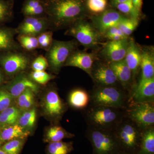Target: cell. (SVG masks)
<instances>
[{
    "label": "cell",
    "instance_id": "cell-40",
    "mask_svg": "<svg viewBox=\"0 0 154 154\" xmlns=\"http://www.w3.org/2000/svg\"><path fill=\"white\" fill-rule=\"evenodd\" d=\"M104 38H107L108 40H119L128 38L124 35L118 26L109 28L103 35Z\"/></svg>",
    "mask_w": 154,
    "mask_h": 154
},
{
    "label": "cell",
    "instance_id": "cell-35",
    "mask_svg": "<svg viewBox=\"0 0 154 154\" xmlns=\"http://www.w3.org/2000/svg\"><path fill=\"white\" fill-rule=\"evenodd\" d=\"M139 21L138 19L126 17L119 23L118 27L125 36L129 37L137 28Z\"/></svg>",
    "mask_w": 154,
    "mask_h": 154
},
{
    "label": "cell",
    "instance_id": "cell-4",
    "mask_svg": "<svg viewBox=\"0 0 154 154\" xmlns=\"http://www.w3.org/2000/svg\"><path fill=\"white\" fill-rule=\"evenodd\" d=\"M143 131L125 115L114 131L122 152L138 154Z\"/></svg>",
    "mask_w": 154,
    "mask_h": 154
},
{
    "label": "cell",
    "instance_id": "cell-42",
    "mask_svg": "<svg viewBox=\"0 0 154 154\" xmlns=\"http://www.w3.org/2000/svg\"><path fill=\"white\" fill-rule=\"evenodd\" d=\"M131 1L137 14L140 17H141L143 0H131Z\"/></svg>",
    "mask_w": 154,
    "mask_h": 154
},
{
    "label": "cell",
    "instance_id": "cell-20",
    "mask_svg": "<svg viewBox=\"0 0 154 154\" xmlns=\"http://www.w3.org/2000/svg\"><path fill=\"white\" fill-rule=\"evenodd\" d=\"M45 110L48 115L60 117L64 113L65 106L57 92L51 90L48 92L44 99Z\"/></svg>",
    "mask_w": 154,
    "mask_h": 154
},
{
    "label": "cell",
    "instance_id": "cell-5",
    "mask_svg": "<svg viewBox=\"0 0 154 154\" xmlns=\"http://www.w3.org/2000/svg\"><path fill=\"white\" fill-rule=\"evenodd\" d=\"M90 95L91 105L125 109L128 96L117 86H95Z\"/></svg>",
    "mask_w": 154,
    "mask_h": 154
},
{
    "label": "cell",
    "instance_id": "cell-33",
    "mask_svg": "<svg viewBox=\"0 0 154 154\" xmlns=\"http://www.w3.org/2000/svg\"><path fill=\"white\" fill-rule=\"evenodd\" d=\"M113 8L116 9L119 12L128 18L140 20L141 17L136 11L131 0L116 5Z\"/></svg>",
    "mask_w": 154,
    "mask_h": 154
},
{
    "label": "cell",
    "instance_id": "cell-15",
    "mask_svg": "<svg viewBox=\"0 0 154 154\" xmlns=\"http://www.w3.org/2000/svg\"><path fill=\"white\" fill-rule=\"evenodd\" d=\"M28 88L31 89L34 93H36L38 91L39 86L24 72L14 77V79L7 85L6 90L14 98H17Z\"/></svg>",
    "mask_w": 154,
    "mask_h": 154
},
{
    "label": "cell",
    "instance_id": "cell-39",
    "mask_svg": "<svg viewBox=\"0 0 154 154\" xmlns=\"http://www.w3.org/2000/svg\"><path fill=\"white\" fill-rule=\"evenodd\" d=\"M48 66L47 59L43 55L36 56L30 65V68L33 71H45Z\"/></svg>",
    "mask_w": 154,
    "mask_h": 154
},
{
    "label": "cell",
    "instance_id": "cell-19",
    "mask_svg": "<svg viewBox=\"0 0 154 154\" xmlns=\"http://www.w3.org/2000/svg\"><path fill=\"white\" fill-rule=\"evenodd\" d=\"M113 70L119 84L125 91H129L132 88L134 81L132 72L124 60L108 63Z\"/></svg>",
    "mask_w": 154,
    "mask_h": 154
},
{
    "label": "cell",
    "instance_id": "cell-48",
    "mask_svg": "<svg viewBox=\"0 0 154 154\" xmlns=\"http://www.w3.org/2000/svg\"><path fill=\"white\" fill-rule=\"evenodd\" d=\"M0 130H1V128H0Z\"/></svg>",
    "mask_w": 154,
    "mask_h": 154
},
{
    "label": "cell",
    "instance_id": "cell-1",
    "mask_svg": "<svg viewBox=\"0 0 154 154\" xmlns=\"http://www.w3.org/2000/svg\"><path fill=\"white\" fill-rule=\"evenodd\" d=\"M50 30L67 29L75 22L88 19L90 14L86 9L85 0H42Z\"/></svg>",
    "mask_w": 154,
    "mask_h": 154
},
{
    "label": "cell",
    "instance_id": "cell-26",
    "mask_svg": "<svg viewBox=\"0 0 154 154\" xmlns=\"http://www.w3.org/2000/svg\"><path fill=\"white\" fill-rule=\"evenodd\" d=\"M21 115L18 107H9L0 113V126L8 127L17 124Z\"/></svg>",
    "mask_w": 154,
    "mask_h": 154
},
{
    "label": "cell",
    "instance_id": "cell-2",
    "mask_svg": "<svg viewBox=\"0 0 154 154\" xmlns=\"http://www.w3.org/2000/svg\"><path fill=\"white\" fill-rule=\"evenodd\" d=\"M86 108L88 126L98 129L114 131L125 115V109L92 105Z\"/></svg>",
    "mask_w": 154,
    "mask_h": 154
},
{
    "label": "cell",
    "instance_id": "cell-31",
    "mask_svg": "<svg viewBox=\"0 0 154 154\" xmlns=\"http://www.w3.org/2000/svg\"><path fill=\"white\" fill-rule=\"evenodd\" d=\"M34 93L31 89H26L17 97V104L19 109L28 110L34 102Z\"/></svg>",
    "mask_w": 154,
    "mask_h": 154
},
{
    "label": "cell",
    "instance_id": "cell-11",
    "mask_svg": "<svg viewBox=\"0 0 154 154\" xmlns=\"http://www.w3.org/2000/svg\"><path fill=\"white\" fill-rule=\"evenodd\" d=\"M126 17L116 9L112 8L107 9L99 15L90 16L89 18L94 27L103 36L108 29L118 26Z\"/></svg>",
    "mask_w": 154,
    "mask_h": 154
},
{
    "label": "cell",
    "instance_id": "cell-12",
    "mask_svg": "<svg viewBox=\"0 0 154 154\" xmlns=\"http://www.w3.org/2000/svg\"><path fill=\"white\" fill-rule=\"evenodd\" d=\"M90 77L96 86H117L119 84L108 63L99 58L93 66Z\"/></svg>",
    "mask_w": 154,
    "mask_h": 154
},
{
    "label": "cell",
    "instance_id": "cell-32",
    "mask_svg": "<svg viewBox=\"0 0 154 154\" xmlns=\"http://www.w3.org/2000/svg\"><path fill=\"white\" fill-rule=\"evenodd\" d=\"M73 150L72 142L61 141L50 143L48 146V154H69Z\"/></svg>",
    "mask_w": 154,
    "mask_h": 154
},
{
    "label": "cell",
    "instance_id": "cell-21",
    "mask_svg": "<svg viewBox=\"0 0 154 154\" xmlns=\"http://www.w3.org/2000/svg\"><path fill=\"white\" fill-rule=\"evenodd\" d=\"M16 28L0 27V51H3L22 49L15 39Z\"/></svg>",
    "mask_w": 154,
    "mask_h": 154
},
{
    "label": "cell",
    "instance_id": "cell-23",
    "mask_svg": "<svg viewBox=\"0 0 154 154\" xmlns=\"http://www.w3.org/2000/svg\"><path fill=\"white\" fill-rule=\"evenodd\" d=\"M30 132L26 130L19 124L6 127L0 134L1 142L9 141L14 139H24L28 137Z\"/></svg>",
    "mask_w": 154,
    "mask_h": 154
},
{
    "label": "cell",
    "instance_id": "cell-34",
    "mask_svg": "<svg viewBox=\"0 0 154 154\" xmlns=\"http://www.w3.org/2000/svg\"><path fill=\"white\" fill-rule=\"evenodd\" d=\"M36 120V110L35 108L27 110L23 113L21 114L18 124L24 128H30L35 124Z\"/></svg>",
    "mask_w": 154,
    "mask_h": 154
},
{
    "label": "cell",
    "instance_id": "cell-38",
    "mask_svg": "<svg viewBox=\"0 0 154 154\" xmlns=\"http://www.w3.org/2000/svg\"><path fill=\"white\" fill-rule=\"evenodd\" d=\"M29 76L34 82L41 85H45L49 81L55 78V76L48 73L45 71H33L30 73Z\"/></svg>",
    "mask_w": 154,
    "mask_h": 154
},
{
    "label": "cell",
    "instance_id": "cell-41",
    "mask_svg": "<svg viewBox=\"0 0 154 154\" xmlns=\"http://www.w3.org/2000/svg\"><path fill=\"white\" fill-rule=\"evenodd\" d=\"M14 98L7 90H0V113L10 107Z\"/></svg>",
    "mask_w": 154,
    "mask_h": 154
},
{
    "label": "cell",
    "instance_id": "cell-3",
    "mask_svg": "<svg viewBox=\"0 0 154 154\" xmlns=\"http://www.w3.org/2000/svg\"><path fill=\"white\" fill-rule=\"evenodd\" d=\"M64 34L73 37L86 50L99 51L103 43L102 41L104 37L88 19H80L75 22L66 29Z\"/></svg>",
    "mask_w": 154,
    "mask_h": 154
},
{
    "label": "cell",
    "instance_id": "cell-29",
    "mask_svg": "<svg viewBox=\"0 0 154 154\" xmlns=\"http://www.w3.org/2000/svg\"><path fill=\"white\" fill-rule=\"evenodd\" d=\"M86 9L90 16L99 15L107 9L108 0H85Z\"/></svg>",
    "mask_w": 154,
    "mask_h": 154
},
{
    "label": "cell",
    "instance_id": "cell-43",
    "mask_svg": "<svg viewBox=\"0 0 154 154\" xmlns=\"http://www.w3.org/2000/svg\"><path fill=\"white\" fill-rule=\"evenodd\" d=\"M128 0H110V5L113 8L114 6L121 3L125 2Z\"/></svg>",
    "mask_w": 154,
    "mask_h": 154
},
{
    "label": "cell",
    "instance_id": "cell-45",
    "mask_svg": "<svg viewBox=\"0 0 154 154\" xmlns=\"http://www.w3.org/2000/svg\"><path fill=\"white\" fill-rule=\"evenodd\" d=\"M0 154H8L6 153L4 151L2 150V149H0Z\"/></svg>",
    "mask_w": 154,
    "mask_h": 154
},
{
    "label": "cell",
    "instance_id": "cell-8",
    "mask_svg": "<svg viewBox=\"0 0 154 154\" xmlns=\"http://www.w3.org/2000/svg\"><path fill=\"white\" fill-rule=\"evenodd\" d=\"M79 45L75 39L60 41L54 39L45 56L48 63V67L51 71L58 73L62 68L64 66L70 55L77 49Z\"/></svg>",
    "mask_w": 154,
    "mask_h": 154
},
{
    "label": "cell",
    "instance_id": "cell-6",
    "mask_svg": "<svg viewBox=\"0 0 154 154\" xmlns=\"http://www.w3.org/2000/svg\"><path fill=\"white\" fill-rule=\"evenodd\" d=\"M86 136L92 145V154H116L122 152L114 131L88 126Z\"/></svg>",
    "mask_w": 154,
    "mask_h": 154
},
{
    "label": "cell",
    "instance_id": "cell-46",
    "mask_svg": "<svg viewBox=\"0 0 154 154\" xmlns=\"http://www.w3.org/2000/svg\"><path fill=\"white\" fill-rule=\"evenodd\" d=\"M116 154H125V153L124 152H119L117 153H116Z\"/></svg>",
    "mask_w": 154,
    "mask_h": 154
},
{
    "label": "cell",
    "instance_id": "cell-47",
    "mask_svg": "<svg viewBox=\"0 0 154 154\" xmlns=\"http://www.w3.org/2000/svg\"><path fill=\"white\" fill-rule=\"evenodd\" d=\"M1 144H2V142L0 141V146H1Z\"/></svg>",
    "mask_w": 154,
    "mask_h": 154
},
{
    "label": "cell",
    "instance_id": "cell-17",
    "mask_svg": "<svg viewBox=\"0 0 154 154\" xmlns=\"http://www.w3.org/2000/svg\"><path fill=\"white\" fill-rule=\"evenodd\" d=\"M141 72L139 82L154 78V48L153 46H141Z\"/></svg>",
    "mask_w": 154,
    "mask_h": 154
},
{
    "label": "cell",
    "instance_id": "cell-13",
    "mask_svg": "<svg viewBox=\"0 0 154 154\" xmlns=\"http://www.w3.org/2000/svg\"><path fill=\"white\" fill-rule=\"evenodd\" d=\"M99 58L98 51L88 52L87 50L78 49L70 55L64 66H72L81 69L91 76L95 61Z\"/></svg>",
    "mask_w": 154,
    "mask_h": 154
},
{
    "label": "cell",
    "instance_id": "cell-30",
    "mask_svg": "<svg viewBox=\"0 0 154 154\" xmlns=\"http://www.w3.org/2000/svg\"><path fill=\"white\" fill-rule=\"evenodd\" d=\"M17 41L22 49L28 52H33L38 48L37 37L27 35H18Z\"/></svg>",
    "mask_w": 154,
    "mask_h": 154
},
{
    "label": "cell",
    "instance_id": "cell-18",
    "mask_svg": "<svg viewBox=\"0 0 154 154\" xmlns=\"http://www.w3.org/2000/svg\"><path fill=\"white\" fill-rule=\"evenodd\" d=\"M141 60V46L136 42L134 39L130 38L129 44L124 60L132 72L134 81L136 76L140 70Z\"/></svg>",
    "mask_w": 154,
    "mask_h": 154
},
{
    "label": "cell",
    "instance_id": "cell-24",
    "mask_svg": "<svg viewBox=\"0 0 154 154\" xmlns=\"http://www.w3.org/2000/svg\"><path fill=\"white\" fill-rule=\"evenodd\" d=\"M69 102L70 105L75 108L85 109L90 103V95L83 89H76L69 95Z\"/></svg>",
    "mask_w": 154,
    "mask_h": 154
},
{
    "label": "cell",
    "instance_id": "cell-9",
    "mask_svg": "<svg viewBox=\"0 0 154 154\" xmlns=\"http://www.w3.org/2000/svg\"><path fill=\"white\" fill-rule=\"evenodd\" d=\"M125 113L142 130L154 127V102L130 103L125 108Z\"/></svg>",
    "mask_w": 154,
    "mask_h": 154
},
{
    "label": "cell",
    "instance_id": "cell-14",
    "mask_svg": "<svg viewBox=\"0 0 154 154\" xmlns=\"http://www.w3.org/2000/svg\"><path fill=\"white\" fill-rule=\"evenodd\" d=\"M16 30L18 35L37 37L41 33L50 30L49 22L46 17H25Z\"/></svg>",
    "mask_w": 154,
    "mask_h": 154
},
{
    "label": "cell",
    "instance_id": "cell-16",
    "mask_svg": "<svg viewBox=\"0 0 154 154\" xmlns=\"http://www.w3.org/2000/svg\"><path fill=\"white\" fill-rule=\"evenodd\" d=\"M154 78L138 82L128 99L130 103L154 102Z\"/></svg>",
    "mask_w": 154,
    "mask_h": 154
},
{
    "label": "cell",
    "instance_id": "cell-36",
    "mask_svg": "<svg viewBox=\"0 0 154 154\" xmlns=\"http://www.w3.org/2000/svg\"><path fill=\"white\" fill-rule=\"evenodd\" d=\"M24 143V139L13 140L4 145L2 147V149L8 154H19Z\"/></svg>",
    "mask_w": 154,
    "mask_h": 154
},
{
    "label": "cell",
    "instance_id": "cell-44",
    "mask_svg": "<svg viewBox=\"0 0 154 154\" xmlns=\"http://www.w3.org/2000/svg\"><path fill=\"white\" fill-rule=\"evenodd\" d=\"M3 80V76L1 72H0V83L2 82V81Z\"/></svg>",
    "mask_w": 154,
    "mask_h": 154
},
{
    "label": "cell",
    "instance_id": "cell-25",
    "mask_svg": "<svg viewBox=\"0 0 154 154\" xmlns=\"http://www.w3.org/2000/svg\"><path fill=\"white\" fill-rule=\"evenodd\" d=\"M138 154H154V127L143 130Z\"/></svg>",
    "mask_w": 154,
    "mask_h": 154
},
{
    "label": "cell",
    "instance_id": "cell-27",
    "mask_svg": "<svg viewBox=\"0 0 154 154\" xmlns=\"http://www.w3.org/2000/svg\"><path fill=\"white\" fill-rule=\"evenodd\" d=\"M74 135L68 132L61 127L55 126L51 127L46 132L45 141L50 143L62 141L64 138H72Z\"/></svg>",
    "mask_w": 154,
    "mask_h": 154
},
{
    "label": "cell",
    "instance_id": "cell-28",
    "mask_svg": "<svg viewBox=\"0 0 154 154\" xmlns=\"http://www.w3.org/2000/svg\"><path fill=\"white\" fill-rule=\"evenodd\" d=\"M15 0H0V24L9 22L14 17Z\"/></svg>",
    "mask_w": 154,
    "mask_h": 154
},
{
    "label": "cell",
    "instance_id": "cell-7",
    "mask_svg": "<svg viewBox=\"0 0 154 154\" xmlns=\"http://www.w3.org/2000/svg\"><path fill=\"white\" fill-rule=\"evenodd\" d=\"M36 56L33 52H28L22 48L4 51L0 55V66L7 75L14 77L30 67Z\"/></svg>",
    "mask_w": 154,
    "mask_h": 154
},
{
    "label": "cell",
    "instance_id": "cell-22",
    "mask_svg": "<svg viewBox=\"0 0 154 154\" xmlns=\"http://www.w3.org/2000/svg\"><path fill=\"white\" fill-rule=\"evenodd\" d=\"M21 13L25 17H46L42 0H25Z\"/></svg>",
    "mask_w": 154,
    "mask_h": 154
},
{
    "label": "cell",
    "instance_id": "cell-37",
    "mask_svg": "<svg viewBox=\"0 0 154 154\" xmlns=\"http://www.w3.org/2000/svg\"><path fill=\"white\" fill-rule=\"evenodd\" d=\"M53 31L47 30L41 33L37 36L38 48L47 51L49 49L53 41Z\"/></svg>",
    "mask_w": 154,
    "mask_h": 154
},
{
    "label": "cell",
    "instance_id": "cell-10",
    "mask_svg": "<svg viewBox=\"0 0 154 154\" xmlns=\"http://www.w3.org/2000/svg\"><path fill=\"white\" fill-rule=\"evenodd\" d=\"M129 37L119 40H108L102 45L99 57L107 63L123 60L129 44Z\"/></svg>",
    "mask_w": 154,
    "mask_h": 154
}]
</instances>
